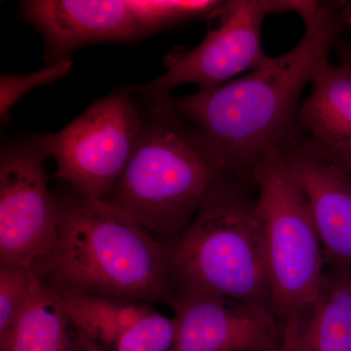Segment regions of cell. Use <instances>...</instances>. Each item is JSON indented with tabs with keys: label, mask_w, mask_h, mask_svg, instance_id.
I'll return each mask as SVG.
<instances>
[{
	"label": "cell",
	"mask_w": 351,
	"mask_h": 351,
	"mask_svg": "<svg viewBox=\"0 0 351 351\" xmlns=\"http://www.w3.org/2000/svg\"><path fill=\"white\" fill-rule=\"evenodd\" d=\"M341 2L318 1L302 18L300 43L239 80L184 97H171L177 112L206 136L230 175L254 186L257 164L297 133L302 94L329 61L341 24Z\"/></svg>",
	"instance_id": "1"
},
{
	"label": "cell",
	"mask_w": 351,
	"mask_h": 351,
	"mask_svg": "<svg viewBox=\"0 0 351 351\" xmlns=\"http://www.w3.org/2000/svg\"><path fill=\"white\" fill-rule=\"evenodd\" d=\"M56 199V247L34 269L44 286L58 295H110L173 309L170 246L110 201L75 191Z\"/></svg>",
	"instance_id": "2"
},
{
	"label": "cell",
	"mask_w": 351,
	"mask_h": 351,
	"mask_svg": "<svg viewBox=\"0 0 351 351\" xmlns=\"http://www.w3.org/2000/svg\"><path fill=\"white\" fill-rule=\"evenodd\" d=\"M136 88L143 101L142 129L105 200L172 247L211 191L232 176L202 131L177 112L169 94Z\"/></svg>",
	"instance_id": "3"
},
{
	"label": "cell",
	"mask_w": 351,
	"mask_h": 351,
	"mask_svg": "<svg viewBox=\"0 0 351 351\" xmlns=\"http://www.w3.org/2000/svg\"><path fill=\"white\" fill-rule=\"evenodd\" d=\"M253 189L228 177L211 191L171 247L176 295L197 291L272 311L265 234Z\"/></svg>",
	"instance_id": "4"
},
{
	"label": "cell",
	"mask_w": 351,
	"mask_h": 351,
	"mask_svg": "<svg viewBox=\"0 0 351 351\" xmlns=\"http://www.w3.org/2000/svg\"><path fill=\"white\" fill-rule=\"evenodd\" d=\"M265 234L271 307L283 329L301 324L313 306L325 272L324 254L311 208L281 149L253 172Z\"/></svg>",
	"instance_id": "5"
},
{
	"label": "cell",
	"mask_w": 351,
	"mask_h": 351,
	"mask_svg": "<svg viewBox=\"0 0 351 351\" xmlns=\"http://www.w3.org/2000/svg\"><path fill=\"white\" fill-rule=\"evenodd\" d=\"M135 86L114 90L53 134L36 136L56 162L52 177L89 199L103 200L130 160L142 129Z\"/></svg>",
	"instance_id": "6"
},
{
	"label": "cell",
	"mask_w": 351,
	"mask_h": 351,
	"mask_svg": "<svg viewBox=\"0 0 351 351\" xmlns=\"http://www.w3.org/2000/svg\"><path fill=\"white\" fill-rule=\"evenodd\" d=\"M313 0H230L209 18V29L199 45L173 51L166 59L167 71L147 89L169 94L175 87L195 84L199 91L228 83L233 76L252 71L269 56L263 51V20L272 13L294 12L300 17L314 8Z\"/></svg>",
	"instance_id": "7"
},
{
	"label": "cell",
	"mask_w": 351,
	"mask_h": 351,
	"mask_svg": "<svg viewBox=\"0 0 351 351\" xmlns=\"http://www.w3.org/2000/svg\"><path fill=\"white\" fill-rule=\"evenodd\" d=\"M47 157L36 136L2 149L0 265L34 269L56 247L59 210L48 189Z\"/></svg>",
	"instance_id": "8"
},
{
	"label": "cell",
	"mask_w": 351,
	"mask_h": 351,
	"mask_svg": "<svg viewBox=\"0 0 351 351\" xmlns=\"http://www.w3.org/2000/svg\"><path fill=\"white\" fill-rule=\"evenodd\" d=\"M177 338L171 351H274L285 330L269 309L209 293L177 295Z\"/></svg>",
	"instance_id": "9"
},
{
	"label": "cell",
	"mask_w": 351,
	"mask_h": 351,
	"mask_svg": "<svg viewBox=\"0 0 351 351\" xmlns=\"http://www.w3.org/2000/svg\"><path fill=\"white\" fill-rule=\"evenodd\" d=\"M291 174L306 195L326 269L351 276V178L295 136L281 147Z\"/></svg>",
	"instance_id": "10"
},
{
	"label": "cell",
	"mask_w": 351,
	"mask_h": 351,
	"mask_svg": "<svg viewBox=\"0 0 351 351\" xmlns=\"http://www.w3.org/2000/svg\"><path fill=\"white\" fill-rule=\"evenodd\" d=\"M23 11L43 32L50 64L68 60L85 44L144 36L126 1L32 0L24 2Z\"/></svg>",
	"instance_id": "11"
},
{
	"label": "cell",
	"mask_w": 351,
	"mask_h": 351,
	"mask_svg": "<svg viewBox=\"0 0 351 351\" xmlns=\"http://www.w3.org/2000/svg\"><path fill=\"white\" fill-rule=\"evenodd\" d=\"M311 85L298 112L297 138L328 160L351 156V71L325 62Z\"/></svg>",
	"instance_id": "12"
},
{
	"label": "cell",
	"mask_w": 351,
	"mask_h": 351,
	"mask_svg": "<svg viewBox=\"0 0 351 351\" xmlns=\"http://www.w3.org/2000/svg\"><path fill=\"white\" fill-rule=\"evenodd\" d=\"M0 351L89 350L56 293L36 276L27 306L13 329L0 339Z\"/></svg>",
	"instance_id": "13"
},
{
	"label": "cell",
	"mask_w": 351,
	"mask_h": 351,
	"mask_svg": "<svg viewBox=\"0 0 351 351\" xmlns=\"http://www.w3.org/2000/svg\"><path fill=\"white\" fill-rule=\"evenodd\" d=\"M294 351H351V276L327 269Z\"/></svg>",
	"instance_id": "14"
},
{
	"label": "cell",
	"mask_w": 351,
	"mask_h": 351,
	"mask_svg": "<svg viewBox=\"0 0 351 351\" xmlns=\"http://www.w3.org/2000/svg\"><path fill=\"white\" fill-rule=\"evenodd\" d=\"M58 297L89 351H110L134 324L156 311L149 302L110 295Z\"/></svg>",
	"instance_id": "15"
},
{
	"label": "cell",
	"mask_w": 351,
	"mask_h": 351,
	"mask_svg": "<svg viewBox=\"0 0 351 351\" xmlns=\"http://www.w3.org/2000/svg\"><path fill=\"white\" fill-rule=\"evenodd\" d=\"M143 34H151L168 25L195 18H209L221 6L218 0L177 1H126Z\"/></svg>",
	"instance_id": "16"
},
{
	"label": "cell",
	"mask_w": 351,
	"mask_h": 351,
	"mask_svg": "<svg viewBox=\"0 0 351 351\" xmlns=\"http://www.w3.org/2000/svg\"><path fill=\"white\" fill-rule=\"evenodd\" d=\"M36 272L22 265H0V339L13 329L29 301Z\"/></svg>",
	"instance_id": "17"
},
{
	"label": "cell",
	"mask_w": 351,
	"mask_h": 351,
	"mask_svg": "<svg viewBox=\"0 0 351 351\" xmlns=\"http://www.w3.org/2000/svg\"><path fill=\"white\" fill-rule=\"evenodd\" d=\"M178 319L154 311L130 328L110 351H171L177 338Z\"/></svg>",
	"instance_id": "18"
},
{
	"label": "cell",
	"mask_w": 351,
	"mask_h": 351,
	"mask_svg": "<svg viewBox=\"0 0 351 351\" xmlns=\"http://www.w3.org/2000/svg\"><path fill=\"white\" fill-rule=\"evenodd\" d=\"M71 60H63L29 75H2L0 77V114L5 119L14 104L32 89L50 84L68 75Z\"/></svg>",
	"instance_id": "19"
},
{
	"label": "cell",
	"mask_w": 351,
	"mask_h": 351,
	"mask_svg": "<svg viewBox=\"0 0 351 351\" xmlns=\"http://www.w3.org/2000/svg\"><path fill=\"white\" fill-rule=\"evenodd\" d=\"M298 327L297 323H290L285 328V339L280 348L274 351H294L295 336H297Z\"/></svg>",
	"instance_id": "20"
},
{
	"label": "cell",
	"mask_w": 351,
	"mask_h": 351,
	"mask_svg": "<svg viewBox=\"0 0 351 351\" xmlns=\"http://www.w3.org/2000/svg\"><path fill=\"white\" fill-rule=\"evenodd\" d=\"M339 20L341 25L351 29V1L341 2L339 9Z\"/></svg>",
	"instance_id": "21"
},
{
	"label": "cell",
	"mask_w": 351,
	"mask_h": 351,
	"mask_svg": "<svg viewBox=\"0 0 351 351\" xmlns=\"http://www.w3.org/2000/svg\"><path fill=\"white\" fill-rule=\"evenodd\" d=\"M341 64L351 71V44L345 43L339 47Z\"/></svg>",
	"instance_id": "22"
},
{
	"label": "cell",
	"mask_w": 351,
	"mask_h": 351,
	"mask_svg": "<svg viewBox=\"0 0 351 351\" xmlns=\"http://www.w3.org/2000/svg\"><path fill=\"white\" fill-rule=\"evenodd\" d=\"M332 162L338 164L339 167L343 168L351 178V156L345 157V158L339 159V160L332 161Z\"/></svg>",
	"instance_id": "23"
}]
</instances>
